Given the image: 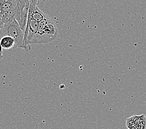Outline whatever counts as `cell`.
I'll use <instances>...</instances> for the list:
<instances>
[{
    "label": "cell",
    "instance_id": "cell-8",
    "mask_svg": "<svg viewBox=\"0 0 146 129\" xmlns=\"http://www.w3.org/2000/svg\"><path fill=\"white\" fill-rule=\"evenodd\" d=\"M0 45L3 49L9 50L16 48L15 40L9 36H3L0 39Z\"/></svg>",
    "mask_w": 146,
    "mask_h": 129
},
{
    "label": "cell",
    "instance_id": "cell-5",
    "mask_svg": "<svg viewBox=\"0 0 146 129\" xmlns=\"http://www.w3.org/2000/svg\"><path fill=\"white\" fill-rule=\"evenodd\" d=\"M29 8V1L26 0V3L25 6H24V8L23 9L22 11L18 14L16 19V21L18 22L19 25L20 26L21 28V29L24 31V32L26 30L27 20H28Z\"/></svg>",
    "mask_w": 146,
    "mask_h": 129
},
{
    "label": "cell",
    "instance_id": "cell-7",
    "mask_svg": "<svg viewBox=\"0 0 146 129\" xmlns=\"http://www.w3.org/2000/svg\"><path fill=\"white\" fill-rule=\"evenodd\" d=\"M18 3L17 0H0V13L11 11L16 8Z\"/></svg>",
    "mask_w": 146,
    "mask_h": 129
},
{
    "label": "cell",
    "instance_id": "cell-9",
    "mask_svg": "<svg viewBox=\"0 0 146 129\" xmlns=\"http://www.w3.org/2000/svg\"><path fill=\"white\" fill-rule=\"evenodd\" d=\"M5 26V24L3 23V20L1 18V14H0V30H1L3 27Z\"/></svg>",
    "mask_w": 146,
    "mask_h": 129
},
{
    "label": "cell",
    "instance_id": "cell-3",
    "mask_svg": "<svg viewBox=\"0 0 146 129\" xmlns=\"http://www.w3.org/2000/svg\"><path fill=\"white\" fill-rule=\"evenodd\" d=\"M39 3V1L36 0H31L29 1V16L31 19H33L37 22H40L46 17V15L40 10L37 7V5Z\"/></svg>",
    "mask_w": 146,
    "mask_h": 129
},
{
    "label": "cell",
    "instance_id": "cell-4",
    "mask_svg": "<svg viewBox=\"0 0 146 129\" xmlns=\"http://www.w3.org/2000/svg\"><path fill=\"white\" fill-rule=\"evenodd\" d=\"M126 125L129 129H146V117L142 114L128 118Z\"/></svg>",
    "mask_w": 146,
    "mask_h": 129
},
{
    "label": "cell",
    "instance_id": "cell-6",
    "mask_svg": "<svg viewBox=\"0 0 146 129\" xmlns=\"http://www.w3.org/2000/svg\"><path fill=\"white\" fill-rule=\"evenodd\" d=\"M18 5H17L16 8L11 10V11L6 12L4 13H1V14L0 13V14H1V16L3 23L5 24H7L13 22V21L16 19L17 16H18Z\"/></svg>",
    "mask_w": 146,
    "mask_h": 129
},
{
    "label": "cell",
    "instance_id": "cell-10",
    "mask_svg": "<svg viewBox=\"0 0 146 129\" xmlns=\"http://www.w3.org/2000/svg\"><path fill=\"white\" fill-rule=\"evenodd\" d=\"M3 58V48L0 45V60Z\"/></svg>",
    "mask_w": 146,
    "mask_h": 129
},
{
    "label": "cell",
    "instance_id": "cell-1",
    "mask_svg": "<svg viewBox=\"0 0 146 129\" xmlns=\"http://www.w3.org/2000/svg\"><path fill=\"white\" fill-rule=\"evenodd\" d=\"M58 36V30L54 22L47 15L39 22L37 33L30 42L31 44H47Z\"/></svg>",
    "mask_w": 146,
    "mask_h": 129
},
{
    "label": "cell",
    "instance_id": "cell-2",
    "mask_svg": "<svg viewBox=\"0 0 146 129\" xmlns=\"http://www.w3.org/2000/svg\"><path fill=\"white\" fill-rule=\"evenodd\" d=\"M3 36L13 38L15 40L16 48H22L24 32L16 20L5 24L4 27L0 30V39Z\"/></svg>",
    "mask_w": 146,
    "mask_h": 129
}]
</instances>
